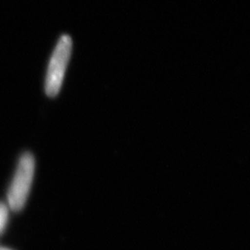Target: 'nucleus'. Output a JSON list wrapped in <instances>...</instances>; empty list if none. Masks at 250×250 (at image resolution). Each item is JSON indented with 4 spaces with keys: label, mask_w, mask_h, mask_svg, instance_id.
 <instances>
[{
    "label": "nucleus",
    "mask_w": 250,
    "mask_h": 250,
    "mask_svg": "<svg viewBox=\"0 0 250 250\" xmlns=\"http://www.w3.org/2000/svg\"><path fill=\"white\" fill-rule=\"evenodd\" d=\"M35 168L34 155L29 152L22 154L7 193V203L14 212H19L25 206L34 181Z\"/></svg>",
    "instance_id": "nucleus-1"
},
{
    "label": "nucleus",
    "mask_w": 250,
    "mask_h": 250,
    "mask_svg": "<svg viewBox=\"0 0 250 250\" xmlns=\"http://www.w3.org/2000/svg\"><path fill=\"white\" fill-rule=\"evenodd\" d=\"M72 39L69 35H62L53 50L47 69L45 92L47 96L54 97L61 91L68 62L71 58Z\"/></svg>",
    "instance_id": "nucleus-2"
},
{
    "label": "nucleus",
    "mask_w": 250,
    "mask_h": 250,
    "mask_svg": "<svg viewBox=\"0 0 250 250\" xmlns=\"http://www.w3.org/2000/svg\"><path fill=\"white\" fill-rule=\"evenodd\" d=\"M7 221H9V208L4 203L0 202V234L3 232Z\"/></svg>",
    "instance_id": "nucleus-3"
},
{
    "label": "nucleus",
    "mask_w": 250,
    "mask_h": 250,
    "mask_svg": "<svg viewBox=\"0 0 250 250\" xmlns=\"http://www.w3.org/2000/svg\"><path fill=\"white\" fill-rule=\"evenodd\" d=\"M0 250H11L9 248H3V247H0Z\"/></svg>",
    "instance_id": "nucleus-4"
}]
</instances>
